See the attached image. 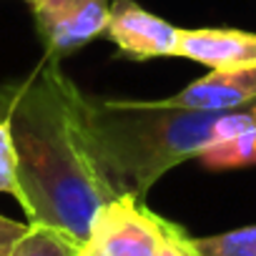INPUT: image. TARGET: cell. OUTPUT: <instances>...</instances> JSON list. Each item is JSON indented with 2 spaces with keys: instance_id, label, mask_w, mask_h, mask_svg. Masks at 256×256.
I'll return each instance as SVG.
<instances>
[{
  "instance_id": "6da1fadb",
  "label": "cell",
  "mask_w": 256,
  "mask_h": 256,
  "mask_svg": "<svg viewBox=\"0 0 256 256\" xmlns=\"http://www.w3.org/2000/svg\"><path fill=\"white\" fill-rule=\"evenodd\" d=\"M83 93L48 56L23 78L0 83V116L18 158V204L28 224L86 244L96 214L118 194L106 181L86 128Z\"/></svg>"
},
{
  "instance_id": "7a4b0ae2",
  "label": "cell",
  "mask_w": 256,
  "mask_h": 256,
  "mask_svg": "<svg viewBox=\"0 0 256 256\" xmlns=\"http://www.w3.org/2000/svg\"><path fill=\"white\" fill-rule=\"evenodd\" d=\"M231 110H194L168 98H83L90 148L106 181L116 194L141 201L164 174L198 158L204 146L221 136Z\"/></svg>"
},
{
  "instance_id": "3957f363",
  "label": "cell",
  "mask_w": 256,
  "mask_h": 256,
  "mask_svg": "<svg viewBox=\"0 0 256 256\" xmlns=\"http://www.w3.org/2000/svg\"><path fill=\"white\" fill-rule=\"evenodd\" d=\"M161 221L141 198L118 194L96 214L86 246L93 256H158Z\"/></svg>"
},
{
  "instance_id": "277c9868",
  "label": "cell",
  "mask_w": 256,
  "mask_h": 256,
  "mask_svg": "<svg viewBox=\"0 0 256 256\" xmlns=\"http://www.w3.org/2000/svg\"><path fill=\"white\" fill-rule=\"evenodd\" d=\"M48 56H66L106 33L108 0H26Z\"/></svg>"
},
{
  "instance_id": "5b68a950",
  "label": "cell",
  "mask_w": 256,
  "mask_h": 256,
  "mask_svg": "<svg viewBox=\"0 0 256 256\" xmlns=\"http://www.w3.org/2000/svg\"><path fill=\"white\" fill-rule=\"evenodd\" d=\"M103 36L136 60L176 58L181 28L144 10L134 0H116Z\"/></svg>"
},
{
  "instance_id": "8992f818",
  "label": "cell",
  "mask_w": 256,
  "mask_h": 256,
  "mask_svg": "<svg viewBox=\"0 0 256 256\" xmlns=\"http://www.w3.org/2000/svg\"><path fill=\"white\" fill-rule=\"evenodd\" d=\"M176 58H186L211 70H241L256 66V33L234 28L181 30Z\"/></svg>"
},
{
  "instance_id": "52a82bcc",
  "label": "cell",
  "mask_w": 256,
  "mask_h": 256,
  "mask_svg": "<svg viewBox=\"0 0 256 256\" xmlns=\"http://www.w3.org/2000/svg\"><path fill=\"white\" fill-rule=\"evenodd\" d=\"M174 106L194 110H231L256 100V66L241 70H211L181 93L168 98Z\"/></svg>"
},
{
  "instance_id": "ba28073f",
  "label": "cell",
  "mask_w": 256,
  "mask_h": 256,
  "mask_svg": "<svg viewBox=\"0 0 256 256\" xmlns=\"http://www.w3.org/2000/svg\"><path fill=\"white\" fill-rule=\"evenodd\" d=\"M198 161L214 171L256 166V123H248L224 138L211 141L198 154Z\"/></svg>"
},
{
  "instance_id": "9c48e42d",
  "label": "cell",
  "mask_w": 256,
  "mask_h": 256,
  "mask_svg": "<svg viewBox=\"0 0 256 256\" xmlns=\"http://www.w3.org/2000/svg\"><path fill=\"white\" fill-rule=\"evenodd\" d=\"M83 244L50 226L28 224L26 234L13 246L10 256H78Z\"/></svg>"
},
{
  "instance_id": "30bf717a",
  "label": "cell",
  "mask_w": 256,
  "mask_h": 256,
  "mask_svg": "<svg viewBox=\"0 0 256 256\" xmlns=\"http://www.w3.org/2000/svg\"><path fill=\"white\" fill-rule=\"evenodd\" d=\"M201 256H256V224L196 238Z\"/></svg>"
},
{
  "instance_id": "8fae6325",
  "label": "cell",
  "mask_w": 256,
  "mask_h": 256,
  "mask_svg": "<svg viewBox=\"0 0 256 256\" xmlns=\"http://www.w3.org/2000/svg\"><path fill=\"white\" fill-rule=\"evenodd\" d=\"M0 194H10V196H16V201L20 196L16 146H13V136H10V126L3 116H0Z\"/></svg>"
},
{
  "instance_id": "7c38bea8",
  "label": "cell",
  "mask_w": 256,
  "mask_h": 256,
  "mask_svg": "<svg viewBox=\"0 0 256 256\" xmlns=\"http://www.w3.org/2000/svg\"><path fill=\"white\" fill-rule=\"evenodd\" d=\"M161 231H164V238H161L158 256H201V251L196 246V238H191L181 226L164 218Z\"/></svg>"
},
{
  "instance_id": "4fadbf2b",
  "label": "cell",
  "mask_w": 256,
  "mask_h": 256,
  "mask_svg": "<svg viewBox=\"0 0 256 256\" xmlns=\"http://www.w3.org/2000/svg\"><path fill=\"white\" fill-rule=\"evenodd\" d=\"M28 224H20V221H13L8 216L0 214V256H10L13 246L18 244V238L26 234Z\"/></svg>"
},
{
  "instance_id": "5bb4252c",
  "label": "cell",
  "mask_w": 256,
  "mask_h": 256,
  "mask_svg": "<svg viewBox=\"0 0 256 256\" xmlns=\"http://www.w3.org/2000/svg\"><path fill=\"white\" fill-rule=\"evenodd\" d=\"M78 256H93V254H90V251H88V246L83 244V246H80V251H78Z\"/></svg>"
}]
</instances>
